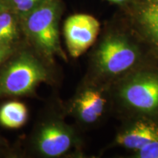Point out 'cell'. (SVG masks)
<instances>
[{"label":"cell","instance_id":"cell-1","mask_svg":"<svg viewBox=\"0 0 158 158\" xmlns=\"http://www.w3.org/2000/svg\"><path fill=\"white\" fill-rule=\"evenodd\" d=\"M137 43L118 15L97 51L96 64L100 73L111 79L133 70L141 58Z\"/></svg>","mask_w":158,"mask_h":158},{"label":"cell","instance_id":"cell-2","mask_svg":"<svg viewBox=\"0 0 158 158\" xmlns=\"http://www.w3.org/2000/svg\"><path fill=\"white\" fill-rule=\"evenodd\" d=\"M62 12V0H48L20 19L26 33L46 56L62 53L59 31Z\"/></svg>","mask_w":158,"mask_h":158},{"label":"cell","instance_id":"cell-3","mask_svg":"<svg viewBox=\"0 0 158 158\" xmlns=\"http://www.w3.org/2000/svg\"><path fill=\"white\" fill-rule=\"evenodd\" d=\"M118 15L158 62V0H127Z\"/></svg>","mask_w":158,"mask_h":158},{"label":"cell","instance_id":"cell-4","mask_svg":"<svg viewBox=\"0 0 158 158\" xmlns=\"http://www.w3.org/2000/svg\"><path fill=\"white\" fill-rule=\"evenodd\" d=\"M119 97L128 108L139 114L158 113V72L136 71L124 81Z\"/></svg>","mask_w":158,"mask_h":158},{"label":"cell","instance_id":"cell-5","mask_svg":"<svg viewBox=\"0 0 158 158\" xmlns=\"http://www.w3.org/2000/svg\"><path fill=\"white\" fill-rule=\"evenodd\" d=\"M47 72L35 57L23 54L7 65L0 76V92L21 95L45 81Z\"/></svg>","mask_w":158,"mask_h":158},{"label":"cell","instance_id":"cell-6","mask_svg":"<svg viewBox=\"0 0 158 158\" xmlns=\"http://www.w3.org/2000/svg\"><path fill=\"white\" fill-rule=\"evenodd\" d=\"M100 23L92 15L79 13L69 16L64 24V35L71 56L77 58L95 42Z\"/></svg>","mask_w":158,"mask_h":158},{"label":"cell","instance_id":"cell-7","mask_svg":"<svg viewBox=\"0 0 158 158\" xmlns=\"http://www.w3.org/2000/svg\"><path fill=\"white\" fill-rule=\"evenodd\" d=\"M72 135L64 126L58 123L47 124L42 128L37 137V147L43 155L58 157L70 149Z\"/></svg>","mask_w":158,"mask_h":158},{"label":"cell","instance_id":"cell-8","mask_svg":"<svg viewBox=\"0 0 158 158\" xmlns=\"http://www.w3.org/2000/svg\"><path fill=\"white\" fill-rule=\"evenodd\" d=\"M158 139V127L151 122H138L117 136V143L137 152L149 142Z\"/></svg>","mask_w":158,"mask_h":158},{"label":"cell","instance_id":"cell-9","mask_svg":"<svg viewBox=\"0 0 158 158\" xmlns=\"http://www.w3.org/2000/svg\"><path fill=\"white\" fill-rule=\"evenodd\" d=\"M106 100L100 92L88 89L79 96L76 101V107L79 117L86 123L95 122L102 115Z\"/></svg>","mask_w":158,"mask_h":158},{"label":"cell","instance_id":"cell-10","mask_svg":"<svg viewBox=\"0 0 158 158\" xmlns=\"http://www.w3.org/2000/svg\"><path fill=\"white\" fill-rule=\"evenodd\" d=\"M27 109L24 104L12 101L0 108V124L9 128H19L27 121Z\"/></svg>","mask_w":158,"mask_h":158},{"label":"cell","instance_id":"cell-11","mask_svg":"<svg viewBox=\"0 0 158 158\" xmlns=\"http://www.w3.org/2000/svg\"><path fill=\"white\" fill-rule=\"evenodd\" d=\"M18 19L19 18L7 8L0 11V42L10 43L17 38Z\"/></svg>","mask_w":158,"mask_h":158},{"label":"cell","instance_id":"cell-12","mask_svg":"<svg viewBox=\"0 0 158 158\" xmlns=\"http://www.w3.org/2000/svg\"><path fill=\"white\" fill-rule=\"evenodd\" d=\"M4 5L19 19L48 0H1Z\"/></svg>","mask_w":158,"mask_h":158},{"label":"cell","instance_id":"cell-13","mask_svg":"<svg viewBox=\"0 0 158 158\" xmlns=\"http://www.w3.org/2000/svg\"><path fill=\"white\" fill-rule=\"evenodd\" d=\"M136 157L158 158V139L152 141L136 152Z\"/></svg>","mask_w":158,"mask_h":158},{"label":"cell","instance_id":"cell-14","mask_svg":"<svg viewBox=\"0 0 158 158\" xmlns=\"http://www.w3.org/2000/svg\"><path fill=\"white\" fill-rule=\"evenodd\" d=\"M11 51L12 48L10 43L0 42V63L8 56Z\"/></svg>","mask_w":158,"mask_h":158},{"label":"cell","instance_id":"cell-15","mask_svg":"<svg viewBox=\"0 0 158 158\" xmlns=\"http://www.w3.org/2000/svg\"><path fill=\"white\" fill-rule=\"evenodd\" d=\"M127 0H108V2H111L113 4H115V5H117L118 7H121L122 6L125 5L126 2H127Z\"/></svg>","mask_w":158,"mask_h":158},{"label":"cell","instance_id":"cell-16","mask_svg":"<svg viewBox=\"0 0 158 158\" xmlns=\"http://www.w3.org/2000/svg\"><path fill=\"white\" fill-rule=\"evenodd\" d=\"M5 8H7V7H6L4 5V4L2 2V1H1V0H0V11L2 10L5 9Z\"/></svg>","mask_w":158,"mask_h":158},{"label":"cell","instance_id":"cell-17","mask_svg":"<svg viewBox=\"0 0 158 158\" xmlns=\"http://www.w3.org/2000/svg\"><path fill=\"white\" fill-rule=\"evenodd\" d=\"M106 1H108V0H106Z\"/></svg>","mask_w":158,"mask_h":158}]
</instances>
